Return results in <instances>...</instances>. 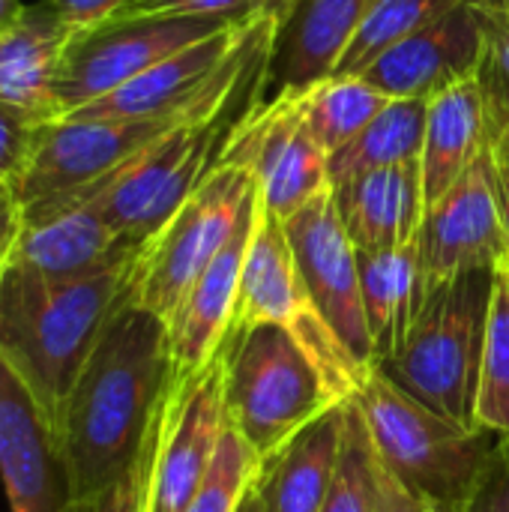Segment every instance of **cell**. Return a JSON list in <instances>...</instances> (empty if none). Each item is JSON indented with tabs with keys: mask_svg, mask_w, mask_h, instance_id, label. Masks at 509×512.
I'll list each match as a JSON object with an SVG mask.
<instances>
[{
	"mask_svg": "<svg viewBox=\"0 0 509 512\" xmlns=\"http://www.w3.org/2000/svg\"><path fill=\"white\" fill-rule=\"evenodd\" d=\"M24 0H0V33L3 30H9L15 21H18V15L24 12Z\"/></svg>",
	"mask_w": 509,
	"mask_h": 512,
	"instance_id": "obj_41",
	"label": "cell"
},
{
	"mask_svg": "<svg viewBox=\"0 0 509 512\" xmlns=\"http://www.w3.org/2000/svg\"><path fill=\"white\" fill-rule=\"evenodd\" d=\"M228 60L183 108L162 114V117H147V120H78V117L42 120L36 129V141H33V153H30L24 180L15 189L21 210L30 204L66 195V192L96 186L105 177H111L114 171H120L126 162H132L141 150H147L156 138H162L177 123H183L189 114H195L213 96V90L222 81Z\"/></svg>",
	"mask_w": 509,
	"mask_h": 512,
	"instance_id": "obj_8",
	"label": "cell"
},
{
	"mask_svg": "<svg viewBox=\"0 0 509 512\" xmlns=\"http://www.w3.org/2000/svg\"><path fill=\"white\" fill-rule=\"evenodd\" d=\"M378 0H300L282 21L270 75L279 90H303L330 78L357 27Z\"/></svg>",
	"mask_w": 509,
	"mask_h": 512,
	"instance_id": "obj_20",
	"label": "cell"
},
{
	"mask_svg": "<svg viewBox=\"0 0 509 512\" xmlns=\"http://www.w3.org/2000/svg\"><path fill=\"white\" fill-rule=\"evenodd\" d=\"M21 231V204L9 183L0 180V252L9 255L15 237Z\"/></svg>",
	"mask_w": 509,
	"mask_h": 512,
	"instance_id": "obj_40",
	"label": "cell"
},
{
	"mask_svg": "<svg viewBox=\"0 0 509 512\" xmlns=\"http://www.w3.org/2000/svg\"><path fill=\"white\" fill-rule=\"evenodd\" d=\"M264 462L228 423L216 450V459L183 512H240L246 495L255 489Z\"/></svg>",
	"mask_w": 509,
	"mask_h": 512,
	"instance_id": "obj_30",
	"label": "cell"
},
{
	"mask_svg": "<svg viewBox=\"0 0 509 512\" xmlns=\"http://www.w3.org/2000/svg\"><path fill=\"white\" fill-rule=\"evenodd\" d=\"M138 252L111 231L93 198L60 195L21 210L6 264L45 279H81Z\"/></svg>",
	"mask_w": 509,
	"mask_h": 512,
	"instance_id": "obj_14",
	"label": "cell"
},
{
	"mask_svg": "<svg viewBox=\"0 0 509 512\" xmlns=\"http://www.w3.org/2000/svg\"><path fill=\"white\" fill-rule=\"evenodd\" d=\"M252 222H255V198L240 216L231 240L222 246V252L210 261V267L201 273V279L189 288V294L171 315L168 345H171L174 375H189L207 366L219 354L234 321Z\"/></svg>",
	"mask_w": 509,
	"mask_h": 512,
	"instance_id": "obj_18",
	"label": "cell"
},
{
	"mask_svg": "<svg viewBox=\"0 0 509 512\" xmlns=\"http://www.w3.org/2000/svg\"><path fill=\"white\" fill-rule=\"evenodd\" d=\"M333 198L357 252L411 246L426 219L420 159L342 180L333 186Z\"/></svg>",
	"mask_w": 509,
	"mask_h": 512,
	"instance_id": "obj_19",
	"label": "cell"
},
{
	"mask_svg": "<svg viewBox=\"0 0 509 512\" xmlns=\"http://www.w3.org/2000/svg\"><path fill=\"white\" fill-rule=\"evenodd\" d=\"M477 426L495 435H509V288L501 267H495L492 312L477 390Z\"/></svg>",
	"mask_w": 509,
	"mask_h": 512,
	"instance_id": "obj_28",
	"label": "cell"
},
{
	"mask_svg": "<svg viewBox=\"0 0 509 512\" xmlns=\"http://www.w3.org/2000/svg\"><path fill=\"white\" fill-rule=\"evenodd\" d=\"M285 234L312 303L318 306L342 348L351 354V360L366 375L375 372V345L360 291V258L336 210L333 186H327L294 216H288Z\"/></svg>",
	"mask_w": 509,
	"mask_h": 512,
	"instance_id": "obj_12",
	"label": "cell"
},
{
	"mask_svg": "<svg viewBox=\"0 0 509 512\" xmlns=\"http://www.w3.org/2000/svg\"><path fill=\"white\" fill-rule=\"evenodd\" d=\"M477 9L486 36V57L509 81V6L501 0H477Z\"/></svg>",
	"mask_w": 509,
	"mask_h": 512,
	"instance_id": "obj_35",
	"label": "cell"
},
{
	"mask_svg": "<svg viewBox=\"0 0 509 512\" xmlns=\"http://www.w3.org/2000/svg\"><path fill=\"white\" fill-rule=\"evenodd\" d=\"M219 360L228 423L261 462L342 405L312 354L279 324L228 330Z\"/></svg>",
	"mask_w": 509,
	"mask_h": 512,
	"instance_id": "obj_3",
	"label": "cell"
},
{
	"mask_svg": "<svg viewBox=\"0 0 509 512\" xmlns=\"http://www.w3.org/2000/svg\"><path fill=\"white\" fill-rule=\"evenodd\" d=\"M297 3L300 0H252L255 12H282V15H288Z\"/></svg>",
	"mask_w": 509,
	"mask_h": 512,
	"instance_id": "obj_42",
	"label": "cell"
},
{
	"mask_svg": "<svg viewBox=\"0 0 509 512\" xmlns=\"http://www.w3.org/2000/svg\"><path fill=\"white\" fill-rule=\"evenodd\" d=\"M465 3L471 0H378L357 27L333 75H363V69L378 60L390 45Z\"/></svg>",
	"mask_w": 509,
	"mask_h": 512,
	"instance_id": "obj_27",
	"label": "cell"
},
{
	"mask_svg": "<svg viewBox=\"0 0 509 512\" xmlns=\"http://www.w3.org/2000/svg\"><path fill=\"white\" fill-rule=\"evenodd\" d=\"M147 483H150V438L129 474H123L102 495L90 501H75L72 512H147Z\"/></svg>",
	"mask_w": 509,
	"mask_h": 512,
	"instance_id": "obj_33",
	"label": "cell"
},
{
	"mask_svg": "<svg viewBox=\"0 0 509 512\" xmlns=\"http://www.w3.org/2000/svg\"><path fill=\"white\" fill-rule=\"evenodd\" d=\"M306 129L330 156L354 141L393 99L363 75H330L297 90Z\"/></svg>",
	"mask_w": 509,
	"mask_h": 512,
	"instance_id": "obj_26",
	"label": "cell"
},
{
	"mask_svg": "<svg viewBox=\"0 0 509 512\" xmlns=\"http://www.w3.org/2000/svg\"><path fill=\"white\" fill-rule=\"evenodd\" d=\"M378 453L372 447L366 420L354 402L345 411V438L339 453V468L327 504L321 512H375L378 498Z\"/></svg>",
	"mask_w": 509,
	"mask_h": 512,
	"instance_id": "obj_29",
	"label": "cell"
},
{
	"mask_svg": "<svg viewBox=\"0 0 509 512\" xmlns=\"http://www.w3.org/2000/svg\"><path fill=\"white\" fill-rule=\"evenodd\" d=\"M369 429L378 462L423 504L459 512L471 498L501 435L462 426L372 372L351 399Z\"/></svg>",
	"mask_w": 509,
	"mask_h": 512,
	"instance_id": "obj_5",
	"label": "cell"
},
{
	"mask_svg": "<svg viewBox=\"0 0 509 512\" xmlns=\"http://www.w3.org/2000/svg\"><path fill=\"white\" fill-rule=\"evenodd\" d=\"M480 81L486 93V111H489V129H498L509 138V81L501 75V69L483 57L480 66Z\"/></svg>",
	"mask_w": 509,
	"mask_h": 512,
	"instance_id": "obj_36",
	"label": "cell"
},
{
	"mask_svg": "<svg viewBox=\"0 0 509 512\" xmlns=\"http://www.w3.org/2000/svg\"><path fill=\"white\" fill-rule=\"evenodd\" d=\"M348 402L330 408L297 432L258 477L261 512H321L336 480Z\"/></svg>",
	"mask_w": 509,
	"mask_h": 512,
	"instance_id": "obj_21",
	"label": "cell"
},
{
	"mask_svg": "<svg viewBox=\"0 0 509 512\" xmlns=\"http://www.w3.org/2000/svg\"><path fill=\"white\" fill-rule=\"evenodd\" d=\"M459 512H509V435H501L483 477Z\"/></svg>",
	"mask_w": 509,
	"mask_h": 512,
	"instance_id": "obj_34",
	"label": "cell"
},
{
	"mask_svg": "<svg viewBox=\"0 0 509 512\" xmlns=\"http://www.w3.org/2000/svg\"><path fill=\"white\" fill-rule=\"evenodd\" d=\"M483 57V21L477 0H471L390 45L363 69V78L390 99H432L462 78L477 75Z\"/></svg>",
	"mask_w": 509,
	"mask_h": 512,
	"instance_id": "obj_15",
	"label": "cell"
},
{
	"mask_svg": "<svg viewBox=\"0 0 509 512\" xmlns=\"http://www.w3.org/2000/svg\"><path fill=\"white\" fill-rule=\"evenodd\" d=\"M489 147V111L480 72L429 99L423 138L426 210L483 156Z\"/></svg>",
	"mask_w": 509,
	"mask_h": 512,
	"instance_id": "obj_23",
	"label": "cell"
},
{
	"mask_svg": "<svg viewBox=\"0 0 509 512\" xmlns=\"http://www.w3.org/2000/svg\"><path fill=\"white\" fill-rule=\"evenodd\" d=\"M501 3H504V6H509V0H501Z\"/></svg>",
	"mask_w": 509,
	"mask_h": 512,
	"instance_id": "obj_47",
	"label": "cell"
},
{
	"mask_svg": "<svg viewBox=\"0 0 509 512\" xmlns=\"http://www.w3.org/2000/svg\"><path fill=\"white\" fill-rule=\"evenodd\" d=\"M375 512H432L429 504H423L417 495H411L384 465L378 471V498Z\"/></svg>",
	"mask_w": 509,
	"mask_h": 512,
	"instance_id": "obj_39",
	"label": "cell"
},
{
	"mask_svg": "<svg viewBox=\"0 0 509 512\" xmlns=\"http://www.w3.org/2000/svg\"><path fill=\"white\" fill-rule=\"evenodd\" d=\"M135 255L81 279H45L6 264L0 363L18 378L57 438L66 402L111 318L132 300Z\"/></svg>",
	"mask_w": 509,
	"mask_h": 512,
	"instance_id": "obj_2",
	"label": "cell"
},
{
	"mask_svg": "<svg viewBox=\"0 0 509 512\" xmlns=\"http://www.w3.org/2000/svg\"><path fill=\"white\" fill-rule=\"evenodd\" d=\"M492 270H471L432 285L426 306L402 348L381 360L375 372L426 408L477 426V390L492 312Z\"/></svg>",
	"mask_w": 509,
	"mask_h": 512,
	"instance_id": "obj_4",
	"label": "cell"
},
{
	"mask_svg": "<svg viewBox=\"0 0 509 512\" xmlns=\"http://www.w3.org/2000/svg\"><path fill=\"white\" fill-rule=\"evenodd\" d=\"M228 426L219 354L174 375L150 435L147 512H183L204 483Z\"/></svg>",
	"mask_w": 509,
	"mask_h": 512,
	"instance_id": "obj_10",
	"label": "cell"
},
{
	"mask_svg": "<svg viewBox=\"0 0 509 512\" xmlns=\"http://www.w3.org/2000/svg\"><path fill=\"white\" fill-rule=\"evenodd\" d=\"M54 9L78 30H87V27H96L102 21H108L123 0H51Z\"/></svg>",
	"mask_w": 509,
	"mask_h": 512,
	"instance_id": "obj_37",
	"label": "cell"
},
{
	"mask_svg": "<svg viewBox=\"0 0 509 512\" xmlns=\"http://www.w3.org/2000/svg\"><path fill=\"white\" fill-rule=\"evenodd\" d=\"M3 273H6V252H0V282H3Z\"/></svg>",
	"mask_w": 509,
	"mask_h": 512,
	"instance_id": "obj_45",
	"label": "cell"
},
{
	"mask_svg": "<svg viewBox=\"0 0 509 512\" xmlns=\"http://www.w3.org/2000/svg\"><path fill=\"white\" fill-rule=\"evenodd\" d=\"M234 21L240 18H108L78 30L66 45L54 78V114H75L129 84L168 54Z\"/></svg>",
	"mask_w": 509,
	"mask_h": 512,
	"instance_id": "obj_9",
	"label": "cell"
},
{
	"mask_svg": "<svg viewBox=\"0 0 509 512\" xmlns=\"http://www.w3.org/2000/svg\"><path fill=\"white\" fill-rule=\"evenodd\" d=\"M429 99H393L354 141L327 156L330 186L423 156Z\"/></svg>",
	"mask_w": 509,
	"mask_h": 512,
	"instance_id": "obj_25",
	"label": "cell"
},
{
	"mask_svg": "<svg viewBox=\"0 0 509 512\" xmlns=\"http://www.w3.org/2000/svg\"><path fill=\"white\" fill-rule=\"evenodd\" d=\"M429 510H432V512H450V510H435V507H429Z\"/></svg>",
	"mask_w": 509,
	"mask_h": 512,
	"instance_id": "obj_46",
	"label": "cell"
},
{
	"mask_svg": "<svg viewBox=\"0 0 509 512\" xmlns=\"http://www.w3.org/2000/svg\"><path fill=\"white\" fill-rule=\"evenodd\" d=\"M222 162L243 165L258 201L282 222L330 186L327 153L306 129L297 90L258 102L231 132Z\"/></svg>",
	"mask_w": 509,
	"mask_h": 512,
	"instance_id": "obj_11",
	"label": "cell"
},
{
	"mask_svg": "<svg viewBox=\"0 0 509 512\" xmlns=\"http://www.w3.org/2000/svg\"><path fill=\"white\" fill-rule=\"evenodd\" d=\"M42 120L45 117H39L36 111L0 99V180L12 189H18V183L24 180Z\"/></svg>",
	"mask_w": 509,
	"mask_h": 512,
	"instance_id": "obj_31",
	"label": "cell"
},
{
	"mask_svg": "<svg viewBox=\"0 0 509 512\" xmlns=\"http://www.w3.org/2000/svg\"><path fill=\"white\" fill-rule=\"evenodd\" d=\"M252 0H123L111 18H246Z\"/></svg>",
	"mask_w": 509,
	"mask_h": 512,
	"instance_id": "obj_32",
	"label": "cell"
},
{
	"mask_svg": "<svg viewBox=\"0 0 509 512\" xmlns=\"http://www.w3.org/2000/svg\"><path fill=\"white\" fill-rule=\"evenodd\" d=\"M498 267H501V273H504V279H507V288H509V258H504Z\"/></svg>",
	"mask_w": 509,
	"mask_h": 512,
	"instance_id": "obj_44",
	"label": "cell"
},
{
	"mask_svg": "<svg viewBox=\"0 0 509 512\" xmlns=\"http://www.w3.org/2000/svg\"><path fill=\"white\" fill-rule=\"evenodd\" d=\"M255 198V180L243 165L219 162L189 201L135 255L129 297L165 324L231 240Z\"/></svg>",
	"mask_w": 509,
	"mask_h": 512,
	"instance_id": "obj_6",
	"label": "cell"
},
{
	"mask_svg": "<svg viewBox=\"0 0 509 512\" xmlns=\"http://www.w3.org/2000/svg\"><path fill=\"white\" fill-rule=\"evenodd\" d=\"M249 18H240L198 42L168 54L165 60L153 63L147 72H141L129 84L78 108L69 117H78V120H147V117H162V114L183 108L234 54V48L240 45V39L249 27Z\"/></svg>",
	"mask_w": 509,
	"mask_h": 512,
	"instance_id": "obj_17",
	"label": "cell"
},
{
	"mask_svg": "<svg viewBox=\"0 0 509 512\" xmlns=\"http://www.w3.org/2000/svg\"><path fill=\"white\" fill-rule=\"evenodd\" d=\"M0 480L9 512H72V489L42 414L0 363Z\"/></svg>",
	"mask_w": 509,
	"mask_h": 512,
	"instance_id": "obj_16",
	"label": "cell"
},
{
	"mask_svg": "<svg viewBox=\"0 0 509 512\" xmlns=\"http://www.w3.org/2000/svg\"><path fill=\"white\" fill-rule=\"evenodd\" d=\"M489 150H492V174H495V192H498V210L504 222L509 258V138L498 129H489Z\"/></svg>",
	"mask_w": 509,
	"mask_h": 512,
	"instance_id": "obj_38",
	"label": "cell"
},
{
	"mask_svg": "<svg viewBox=\"0 0 509 512\" xmlns=\"http://www.w3.org/2000/svg\"><path fill=\"white\" fill-rule=\"evenodd\" d=\"M72 36L75 27L51 0L27 3L18 21L0 33V99L57 120L54 78Z\"/></svg>",
	"mask_w": 509,
	"mask_h": 512,
	"instance_id": "obj_22",
	"label": "cell"
},
{
	"mask_svg": "<svg viewBox=\"0 0 509 512\" xmlns=\"http://www.w3.org/2000/svg\"><path fill=\"white\" fill-rule=\"evenodd\" d=\"M417 249L429 288L471 270H492L507 258V237L498 210L489 147L426 210L423 228L417 234Z\"/></svg>",
	"mask_w": 509,
	"mask_h": 512,
	"instance_id": "obj_13",
	"label": "cell"
},
{
	"mask_svg": "<svg viewBox=\"0 0 509 512\" xmlns=\"http://www.w3.org/2000/svg\"><path fill=\"white\" fill-rule=\"evenodd\" d=\"M360 258V291L363 312L375 345V366L393 357L417 324L429 279L423 273L417 240L390 252H357Z\"/></svg>",
	"mask_w": 509,
	"mask_h": 512,
	"instance_id": "obj_24",
	"label": "cell"
},
{
	"mask_svg": "<svg viewBox=\"0 0 509 512\" xmlns=\"http://www.w3.org/2000/svg\"><path fill=\"white\" fill-rule=\"evenodd\" d=\"M255 324H279L285 327L321 366L330 387L342 402H351L366 375L351 354L342 348L318 306L312 303L297 258L291 252L285 222L270 213L255 195V222L252 237L240 273V291L234 306V327H255Z\"/></svg>",
	"mask_w": 509,
	"mask_h": 512,
	"instance_id": "obj_7",
	"label": "cell"
},
{
	"mask_svg": "<svg viewBox=\"0 0 509 512\" xmlns=\"http://www.w3.org/2000/svg\"><path fill=\"white\" fill-rule=\"evenodd\" d=\"M171 381L168 324L129 300L93 348L54 438L72 501H90L132 471Z\"/></svg>",
	"mask_w": 509,
	"mask_h": 512,
	"instance_id": "obj_1",
	"label": "cell"
},
{
	"mask_svg": "<svg viewBox=\"0 0 509 512\" xmlns=\"http://www.w3.org/2000/svg\"><path fill=\"white\" fill-rule=\"evenodd\" d=\"M258 486V483H255ZM240 512H261V501H258V489H252L249 495H246V501H243V507Z\"/></svg>",
	"mask_w": 509,
	"mask_h": 512,
	"instance_id": "obj_43",
	"label": "cell"
}]
</instances>
